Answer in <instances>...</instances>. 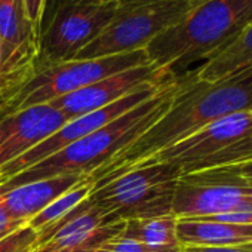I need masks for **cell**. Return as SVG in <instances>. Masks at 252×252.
I'll use <instances>...</instances> for the list:
<instances>
[{
    "label": "cell",
    "instance_id": "obj_1",
    "mask_svg": "<svg viewBox=\"0 0 252 252\" xmlns=\"http://www.w3.org/2000/svg\"><path fill=\"white\" fill-rule=\"evenodd\" d=\"M239 111H252V76L205 82L197 79L194 70L187 71L165 114L89 175L95 184L94 189L180 143L206 125Z\"/></svg>",
    "mask_w": 252,
    "mask_h": 252
},
{
    "label": "cell",
    "instance_id": "obj_2",
    "mask_svg": "<svg viewBox=\"0 0 252 252\" xmlns=\"http://www.w3.org/2000/svg\"><path fill=\"white\" fill-rule=\"evenodd\" d=\"M184 74L175 77L156 95L138 104L111 123L102 126L101 129L80 138L48 159L0 184V194L29 183L60 175H91L119 150L144 134L155 122L165 114L172 104L175 94L183 85Z\"/></svg>",
    "mask_w": 252,
    "mask_h": 252
},
{
    "label": "cell",
    "instance_id": "obj_3",
    "mask_svg": "<svg viewBox=\"0 0 252 252\" xmlns=\"http://www.w3.org/2000/svg\"><path fill=\"white\" fill-rule=\"evenodd\" d=\"M252 21V0H200L175 26L153 39L146 54L156 67L183 76L197 61L227 48Z\"/></svg>",
    "mask_w": 252,
    "mask_h": 252
},
{
    "label": "cell",
    "instance_id": "obj_4",
    "mask_svg": "<svg viewBox=\"0 0 252 252\" xmlns=\"http://www.w3.org/2000/svg\"><path fill=\"white\" fill-rule=\"evenodd\" d=\"M180 178L181 169L174 163L134 168L94 189L80 206L101 209L108 222L171 215Z\"/></svg>",
    "mask_w": 252,
    "mask_h": 252
},
{
    "label": "cell",
    "instance_id": "obj_5",
    "mask_svg": "<svg viewBox=\"0 0 252 252\" xmlns=\"http://www.w3.org/2000/svg\"><path fill=\"white\" fill-rule=\"evenodd\" d=\"M108 26L74 60H95L146 49L160 33L181 21L200 0H117Z\"/></svg>",
    "mask_w": 252,
    "mask_h": 252
},
{
    "label": "cell",
    "instance_id": "obj_6",
    "mask_svg": "<svg viewBox=\"0 0 252 252\" xmlns=\"http://www.w3.org/2000/svg\"><path fill=\"white\" fill-rule=\"evenodd\" d=\"M150 63L146 49L95 60H71L36 68L0 105V119L79 91L107 76Z\"/></svg>",
    "mask_w": 252,
    "mask_h": 252
},
{
    "label": "cell",
    "instance_id": "obj_7",
    "mask_svg": "<svg viewBox=\"0 0 252 252\" xmlns=\"http://www.w3.org/2000/svg\"><path fill=\"white\" fill-rule=\"evenodd\" d=\"M117 5V0H60L40 33L36 68L74 60L108 26Z\"/></svg>",
    "mask_w": 252,
    "mask_h": 252
},
{
    "label": "cell",
    "instance_id": "obj_8",
    "mask_svg": "<svg viewBox=\"0 0 252 252\" xmlns=\"http://www.w3.org/2000/svg\"><path fill=\"white\" fill-rule=\"evenodd\" d=\"M174 79L163 82V83L144 86V88L123 96L122 99H119L107 107H102L99 110H95V111L80 116L77 119L68 120L51 137H48L46 140H43L42 143H39L37 146L30 149L27 153H24L23 156H20L18 159H15L14 162L8 163L5 168L0 169V184H3L5 181L11 180L12 177L21 174L23 171L29 169L30 166L48 159L49 156H52L57 152L63 150L64 147L79 141L80 138L101 129L102 126L111 123L117 117L123 116L125 113H128L129 110L137 107L138 104H141V102L147 101L149 98H152L153 95H156L163 86H166Z\"/></svg>",
    "mask_w": 252,
    "mask_h": 252
},
{
    "label": "cell",
    "instance_id": "obj_9",
    "mask_svg": "<svg viewBox=\"0 0 252 252\" xmlns=\"http://www.w3.org/2000/svg\"><path fill=\"white\" fill-rule=\"evenodd\" d=\"M252 212V187L212 177L206 172L186 174L178 180L172 202L177 218H205Z\"/></svg>",
    "mask_w": 252,
    "mask_h": 252
},
{
    "label": "cell",
    "instance_id": "obj_10",
    "mask_svg": "<svg viewBox=\"0 0 252 252\" xmlns=\"http://www.w3.org/2000/svg\"><path fill=\"white\" fill-rule=\"evenodd\" d=\"M174 77L178 76L156 67L153 63H147L107 76L79 91L51 101L49 105L58 110L67 120H73L107 107L144 86L163 83Z\"/></svg>",
    "mask_w": 252,
    "mask_h": 252
},
{
    "label": "cell",
    "instance_id": "obj_11",
    "mask_svg": "<svg viewBox=\"0 0 252 252\" xmlns=\"http://www.w3.org/2000/svg\"><path fill=\"white\" fill-rule=\"evenodd\" d=\"M252 129V111H239L221 117L180 143L141 160L134 168L155 163H174L184 175L193 165L209 159L248 135ZM129 169V171H131ZM128 172V171H126Z\"/></svg>",
    "mask_w": 252,
    "mask_h": 252
},
{
    "label": "cell",
    "instance_id": "obj_12",
    "mask_svg": "<svg viewBox=\"0 0 252 252\" xmlns=\"http://www.w3.org/2000/svg\"><path fill=\"white\" fill-rule=\"evenodd\" d=\"M0 88L12 89L36 68L39 34L27 21L23 0H0Z\"/></svg>",
    "mask_w": 252,
    "mask_h": 252
},
{
    "label": "cell",
    "instance_id": "obj_13",
    "mask_svg": "<svg viewBox=\"0 0 252 252\" xmlns=\"http://www.w3.org/2000/svg\"><path fill=\"white\" fill-rule=\"evenodd\" d=\"M68 120L49 104L29 107L0 119V169L51 137Z\"/></svg>",
    "mask_w": 252,
    "mask_h": 252
},
{
    "label": "cell",
    "instance_id": "obj_14",
    "mask_svg": "<svg viewBox=\"0 0 252 252\" xmlns=\"http://www.w3.org/2000/svg\"><path fill=\"white\" fill-rule=\"evenodd\" d=\"M88 175H60L54 178L39 180L20 187H15L0 194L2 206L14 220L30 221L42 209H45L57 197L79 184Z\"/></svg>",
    "mask_w": 252,
    "mask_h": 252
},
{
    "label": "cell",
    "instance_id": "obj_15",
    "mask_svg": "<svg viewBox=\"0 0 252 252\" xmlns=\"http://www.w3.org/2000/svg\"><path fill=\"white\" fill-rule=\"evenodd\" d=\"M180 246H227L252 243V224L212 221L206 218H178Z\"/></svg>",
    "mask_w": 252,
    "mask_h": 252
},
{
    "label": "cell",
    "instance_id": "obj_16",
    "mask_svg": "<svg viewBox=\"0 0 252 252\" xmlns=\"http://www.w3.org/2000/svg\"><path fill=\"white\" fill-rule=\"evenodd\" d=\"M194 71L197 79L205 82L252 76V21L227 48L206 60Z\"/></svg>",
    "mask_w": 252,
    "mask_h": 252
},
{
    "label": "cell",
    "instance_id": "obj_17",
    "mask_svg": "<svg viewBox=\"0 0 252 252\" xmlns=\"http://www.w3.org/2000/svg\"><path fill=\"white\" fill-rule=\"evenodd\" d=\"M177 220L178 218L171 214L125 221L122 237L132 239L159 252H178L181 246L177 239Z\"/></svg>",
    "mask_w": 252,
    "mask_h": 252
},
{
    "label": "cell",
    "instance_id": "obj_18",
    "mask_svg": "<svg viewBox=\"0 0 252 252\" xmlns=\"http://www.w3.org/2000/svg\"><path fill=\"white\" fill-rule=\"evenodd\" d=\"M95 184L88 175L85 180H82L79 184L71 187L68 191L57 197L54 202H51L45 209H42L37 215H34L27 225L32 227L37 234L46 231L48 228L58 224L63 218H65L79 203H82L94 190Z\"/></svg>",
    "mask_w": 252,
    "mask_h": 252
},
{
    "label": "cell",
    "instance_id": "obj_19",
    "mask_svg": "<svg viewBox=\"0 0 252 252\" xmlns=\"http://www.w3.org/2000/svg\"><path fill=\"white\" fill-rule=\"evenodd\" d=\"M251 158H252V129L242 140H239L234 144L225 147L224 150H221L215 156L193 165L186 174H191V172H197V171H205V169H212V168H218V166H225V165L242 162V160H246V159H251Z\"/></svg>",
    "mask_w": 252,
    "mask_h": 252
},
{
    "label": "cell",
    "instance_id": "obj_20",
    "mask_svg": "<svg viewBox=\"0 0 252 252\" xmlns=\"http://www.w3.org/2000/svg\"><path fill=\"white\" fill-rule=\"evenodd\" d=\"M37 231L24 225L0 240V252H32L37 243Z\"/></svg>",
    "mask_w": 252,
    "mask_h": 252
},
{
    "label": "cell",
    "instance_id": "obj_21",
    "mask_svg": "<svg viewBox=\"0 0 252 252\" xmlns=\"http://www.w3.org/2000/svg\"><path fill=\"white\" fill-rule=\"evenodd\" d=\"M202 172H206V174H209L212 177H217V178H224V180L236 181V183H240V184H248V186L252 187V158L246 159V160H242V162L231 163V165L218 166V168H212V169H205Z\"/></svg>",
    "mask_w": 252,
    "mask_h": 252
},
{
    "label": "cell",
    "instance_id": "obj_22",
    "mask_svg": "<svg viewBox=\"0 0 252 252\" xmlns=\"http://www.w3.org/2000/svg\"><path fill=\"white\" fill-rule=\"evenodd\" d=\"M23 5L27 21L40 37V33L43 30V18L48 8V0H23Z\"/></svg>",
    "mask_w": 252,
    "mask_h": 252
},
{
    "label": "cell",
    "instance_id": "obj_23",
    "mask_svg": "<svg viewBox=\"0 0 252 252\" xmlns=\"http://www.w3.org/2000/svg\"><path fill=\"white\" fill-rule=\"evenodd\" d=\"M102 246H104L105 252H159V251L149 248L147 245H143L132 239L122 237V234L105 242Z\"/></svg>",
    "mask_w": 252,
    "mask_h": 252
},
{
    "label": "cell",
    "instance_id": "obj_24",
    "mask_svg": "<svg viewBox=\"0 0 252 252\" xmlns=\"http://www.w3.org/2000/svg\"><path fill=\"white\" fill-rule=\"evenodd\" d=\"M178 252H252V243L227 246H183Z\"/></svg>",
    "mask_w": 252,
    "mask_h": 252
},
{
    "label": "cell",
    "instance_id": "obj_25",
    "mask_svg": "<svg viewBox=\"0 0 252 252\" xmlns=\"http://www.w3.org/2000/svg\"><path fill=\"white\" fill-rule=\"evenodd\" d=\"M27 225V221L23 220H14L2 206H0V239L9 236L11 233L17 231L18 228Z\"/></svg>",
    "mask_w": 252,
    "mask_h": 252
},
{
    "label": "cell",
    "instance_id": "obj_26",
    "mask_svg": "<svg viewBox=\"0 0 252 252\" xmlns=\"http://www.w3.org/2000/svg\"><path fill=\"white\" fill-rule=\"evenodd\" d=\"M102 245H99V246H82V248H77L71 252H105Z\"/></svg>",
    "mask_w": 252,
    "mask_h": 252
},
{
    "label": "cell",
    "instance_id": "obj_27",
    "mask_svg": "<svg viewBox=\"0 0 252 252\" xmlns=\"http://www.w3.org/2000/svg\"><path fill=\"white\" fill-rule=\"evenodd\" d=\"M0 61H2V49H0Z\"/></svg>",
    "mask_w": 252,
    "mask_h": 252
},
{
    "label": "cell",
    "instance_id": "obj_28",
    "mask_svg": "<svg viewBox=\"0 0 252 252\" xmlns=\"http://www.w3.org/2000/svg\"><path fill=\"white\" fill-rule=\"evenodd\" d=\"M0 240H2V239H0Z\"/></svg>",
    "mask_w": 252,
    "mask_h": 252
}]
</instances>
